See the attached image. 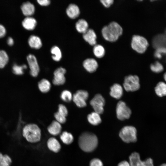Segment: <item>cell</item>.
Instances as JSON below:
<instances>
[{"label": "cell", "mask_w": 166, "mask_h": 166, "mask_svg": "<svg viewBox=\"0 0 166 166\" xmlns=\"http://www.w3.org/2000/svg\"><path fill=\"white\" fill-rule=\"evenodd\" d=\"M102 5L106 8L110 7L113 3V0H102L100 1Z\"/></svg>", "instance_id": "74e56055"}, {"label": "cell", "mask_w": 166, "mask_h": 166, "mask_svg": "<svg viewBox=\"0 0 166 166\" xmlns=\"http://www.w3.org/2000/svg\"><path fill=\"white\" fill-rule=\"evenodd\" d=\"M150 68L152 72L156 73H160L164 70L163 65L158 61H156L151 64L150 66Z\"/></svg>", "instance_id": "1f68e13d"}, {"label": "cell", "mask_w": 166, "mask_h": 166, "mask_svg": "<svg viewBox=\"0 0 166 166\" xmlns=\"http://www.w3.org/2000/svg\"><path fill=\"white\" fill-rule=\"evenodd\" d=\"M75 27L78 32L83 34L89 29V25L85 20L81 19L76 22Z\"/></svg>", "instance_id": "cb8c5ba5"}, {"label": "cell", "mask_w": 166, "mask_h": 166, "mask_svg": "<svg viewBox=\"0 0 166 166\" xmlns=\"http://www.w3.org/2000/svg\"><path fill=\"white\" fill-rule=\"evenodd\" d=\"M149 43L147 39L143 36L134 35L132 39L131 46L132 49L138 53H144L148 46Z\"/></svg>", "instance_id": "277c9868"}, {"label": "cell", "mask_w": 166, "mask_h": 166, "mask_svg": "<svg viewBox=\"0 0 166 166\" xmlns=\"http://www.w3.org/2000/svg\"><path fill=\"white\" fill-rule=\"evenodd\" d=\"M60 138L62 142L66 144H69L73 140V137L70 133L66 131L62 132L60 136Z\"/></svg>", "instance_id": "4316f807"}, {"label": "cell", "mask_w": 166, "mask_h": 166, "mask_svg": "<svg viewBox=\"0 0 166 166\" xmlns=\"http://www.w3.org/2000/svg\"><path fill=\"white\" fill-rule=\"evenodd\" d=\"M47 144L48 148L54 152H59L61 148L59 142L54 137L49 138L47 141Z\"/></svg>", "instance_id": "ffe728a7"}, {"label": "cell", "mask_w": 166, "mask_h": 166, "mask_svg": "<svg viewBox=\"0 0 166 166\" xmlns=\"http://www.w3.org/2000/svg\"><path fill=\"white\" fill-rule=\"evenodd\" d=\"M37 1L40 5L42 6H47L50 3V1L49 0H38Z\"/></svg>", "instance_id": "ab89813d"}, {"label": "cell", "mask_w": 166, "mask_h": 166, "mask_svg": "<svg viewBox=\"0 0 166 166\" xmlns=\"http://www.w3.org/2000/svg\"><path fill=\"white\" fill-rule=\"evenodd\" d=\"M22 135L28 142L35 143L41 138V130L37 124L30 123L25 125L22 129Z\"/></svg>", "instance_id": "3957f363"}, {"label": "cell", "mask_w": 166, "mask_h": 166, "mask_svg": "<svg viewBox=\"0 0 166 166\" xmlns=\"http://www.w3.org/2000/svg\"><path fill=\"white\" fill-rule=\"evenodd\" d=\"M66 73L65 69L62 67L57 68L54 72L52 82L56 85H62L65 84L66 79L65 75Z\"/></svg>", "instance_id": "7c38bea8"}, {"label": "cell", "mask_w": 166, "mask_h": 166, "mask_svg": "<svg viewBox=\"0 0 166 166\" xmlns=\"http://www.w3.org/2000/svg\"><path fill=\"white\" fill-rule=\"evenodd\" d=\"M166 54V48L164 47H159L155 52L154 55L155 57L161 59L163 55Z\"/></svg>", "instance_id": "d6a6232c"}, {"label": "cell", "mask_w": 166, "mask_h": 166, "mask_svg": "<svg viewBox=\"0 0 166 166\" xmlns=\"http://www.w3.org/2000/svg\"><path fill=\"white\" fill-rule=\"evenodd\" d=\"M130 166H154L153 160L150 158L145 160L142 161L139 154L136 152L132 153L129 157Z\"/></svg>", "instance_id": "9c48e42d"}, {"label": "cell", "mask_w": 166, "mask_h": 166, "mask_svg": "<svg viewBox=\"0 0 166 166\" xmlns=\"http://www.w3.org/2000/svg\"><path fill=\"white\" fill-rule=\"evenodd\" d=\"M136 132L135 127L131 126H126L121 129L119 135L125 142H134L137 140Z\"/></svg>", "instance_id": "5b68a950"}, {"label": "cell", "mask_w": 166, "mask_h": 166, "mask_svg": "<svg viewBox=\"0 0 166 166\" xmlns=\"http://www.w3.org/2000/svg\"><path fill=\"white\" fill-rule=\"evenodd\" d=\"M50 52L52 54V58L56 61H59L62 57V53L59 48L56 46H53L51 49Z\"/></svg>", "instance_id": "f1b7e54d"}, {"label": "cell", "mask_w": 166, "mask_h": 166, "mask_svg": "<svg viewBox=\"0 0 166 166\" xmlns=\"http://www.w3.org/2000/svg\"><path fill=\"white\" fill-rule=\"evenodd\" d=\"M90 166H103L102 161L99 159L94 158L90 162Z\"/></svg>", "instance_id": "8d00e7d4"}, {"label": "cell", "mask_w": 166, "mask_h": 166, "mask_svg": "<svg viewBox=\"0 0 166 166\" xmlns=\"http://www.w3.org/2000/svg\"><path fill=\"white\" fill-rule=\"evenodd\" d=\"M78 143L80 148L82 150L86 152H90L96 149L98 141L95 134L86 132L82 133L80 136Z\"/></svg>", "instance_id": "7a4b0ae2"}, {"label": "cell", "mask_w": 166, "mask_h": 166, "mask_svg": "<svg viewBox=\"0 0 166 166\" xmlns=\"http://www.w3.org/2000/svg\"><path fill=\"white\" fill-rule=\"evenodd\" d=\"M61 124L56 120L53 121L47 128L49 133L53 136L59 135L61 133Z\"/></svg>", "instance_id": "ac0fdd59"}, {"label": "cell", "mask_w": 166, "mask_h": 166, "mask_svg": "<svg viewBox=\"0 0 166 166\" xmlns=\"http://www.w3.org/2000/svg\"><path fill=\"white\" fill-rule=\"evenodd\" d=\"M4 156V155L0 152V163L1 162Z\"/></svg>", "instance_id": "7bdbcfd3"}, {"label": "cell", "mask_w": 166, "mask_h": 166, "mask_svg": "<svg viewBox=\"0 0 166 166\" xmlns=\"http://www.w3.org/2000/svg\"><path fill=\"white\" fill-rule=\"evenodd\" d=\"M54 117L56 121L61 124H64L66 121V117L61 114L58 112L55 113Z\"/></svg>", "instance_id": "e575fe53"}, {"label": "cell", "mask_w": 166, "mask_h": 166, "mask_svg": "<svg viewBox=\"0 0 166 166\" xmlns=\"http://www.w3.org/2000/svg\"><path fill=\"white\" fill-rule=\"evenodd\" d=\"M38 87L41 92L46 93L50 90L51 87V84L49 81L46 79L43 78L38 82Z\"/></svg>", "instance_id": "603a6c76"}, {"label": "cell", "mask_w": 166, "mask_h": 166, "mask_svg": "<svg viewBox=\"0 0 166 166\" xmlns=\"http://www.w3.org/2000/svg\"><path fill=\"white\" fill-rule=\"evenodd\" d=\"M21 9L23 14L27 17L33 14L35 10L34 5L29 2L24 3L21 6Z\"/></svg>", "instance_id": "2e32d148"}, {"label": "cell", "mask_w": 166, "mask_h": 166, "mask_svg": "<svg viewBox=\"0 0 166 166\" xmlns=\"http://www.w3.org/2000/svg\"><path fill=\"white\" fill-rule=\"evenodd\" d=\"M89 96V94L87 91L78 90L73 95L72 100L78 107L83 108L86 106V101Z\"/></svg>", "instance_id": "ba28073f"}, {"label": "cell", "mask_w": 166, "mask_h": 166, "mask_svg": "<svg viewBox=\"0 0 166 166\" xmlns=\"http://www.w3.org/2000/svg\"><path fill=\"white\" fill-rule=\"evenodd\" d=\"M83 65L85 69L90 73L95 72L98 66L97 61L93 58H88L85 60L83 62Z\"/></svg>", "instance_id": "4fadbf2b"}, {"label": "cell", "mask_w": 166, "mask_h": 166, "mask_svg": "<svg viewBox=\"0 0 166 166\" xmlns=\"http://www.w3.org/2000/svg\"><path fill=\"white\" fill-rule=\"evenodd\" d=\"M27 60L30 69V73L34 77L38 76L40 68L36 58L34 55L29 54L27 57Z\"/></svg>", "instance_id": "8fae6325"}, {"label": "cell", "mask_w": 166, "mask_h": 166, "mask_svg": "<svg viewBox=\"0 0 166 166\" xmlns=\"http://www.w3.org/2000/svg\"><path fill=\"white\" fill-rule=\"evenodd\" d=\"M29 46L32 48L38 49L41 47L42 43L40 38L34 35H31L28 39Z\"/></svg>", "instance_id": "44dd1931"}, {"label": "cell", "mask_w": 166, "mask_h": 166, "mask_svg": "<svg viewBox=\"0 0 166 166\" xmlns=\"http://www.w3.org/2000/svg\"><path fill=\"white\" fill-rule=\"evenodd\" d=\"M117 166H130L129 163L126 161H123L120 162Z\"/></svg>", "instance_id": "b9f144b4"}, {"label": "cell", "mask_w": 166, "mask_h": 166, "mask_svg": "<svg viewBox=\"0 0 166 166\" xmlns=\"http://www.w3.org/2000/svg\"><path fill=\"white\" fill-rule=\"evenodd\" d=\"M116 113L117 118L120 120L128 119L130 117L132 112L130 108L124 101H119L116 108Z\"/></svg>", "instance_id": "52a82bcc"}, {"label": "cell", "mask_w": 166, "mask_h": 166, "mask_svg": "<svg viewBox=\"0 0 166 166\" xmlns=\"http://www.w3.org/2000/svg\"><path fill=\"white\" fill-rule=\"evenodd\" d=\"M7 43L10 46H12L14 44V41L13 39L10 37H9L7 39Z\"/></svg>", "instance_id": "60d3db41"}, {"label": "cell", "mask_w": 166, "mask_h": 166, "mask_svg": "<svg viewBox=\"0 0 166 166\" xmlns=\"http://www.w3.org/2000/svg\"><path fill=\"white\" fill-rule=\"evenodd\" d=\"M66 13L68 16L72 19H75L79 15L80 11L79 8L76 4H69L66 10Z\"/></svg>", "instance_id": "e0dca14e"}, {"label": "cell", "mask_w": 166, "mask_h": 166, "mask_svg": "<svg viewBox=\"0 0 166 166\" xmlns=\"http://www.w3.org/2000/svg\"><path fill=\"white\" fill-rule=\"evenodd\" d=\"M101 32L102 35L105 40L113 42L117 41L122 34L123 30L119 24L113 21L107 26H104Z\"/></svg>", "instance_id": "6da1fadb"}, {"label": "cell", "mask_w": 166, "mask_h": 166, "mask_svg": "<svg viewBox=\"0 0 166 166\" xmlns=\"http://www.w3.org/2000/svg\"><path fill=\"white\" fill-rule=\"evenodd\" d=\"M83 37L84 40L89 45L94 46L97 43V35L92 29H89L83 34Z\"/></svg>", "instance_id": "5bb4252c"}, {"label": "cell", "mask_w": 166, "mask_h": 166, "mask_svg": "<svg viewBox=\"0 0 166 166\" xmlns=\"http://www.w3.org/2000/svg\"><path fill=\"white\" fill-rule=\"evenodd\" d=\"M57 112L65 117H66L68 114V110L66 107L62 104H60L58 105Z\"/></svg>", "instance_id": "d590c367"}, {"label": "cell", "mask_w": 166, "mask_h": 166, "mask_svg": "<svg viewBox=\"0 0 166 166\" xmlns=\"http://www.w3.org/2000/svg\"><path fill=\"white\" fill-rule=\"evenodd\" d=\"M12 162V159L9 155H4L0 163V166H10Z\"/></svg>", "instance_id": "836d02e7"}, {"label": "cell", "mask_w": 166, "mask_h": 166, "mask_svg": "<svg viewBox=\"0 0 166 166\" xmlns=\"http://www.w3.org/2000/svg\"><path fill=\"white\" fill-rule=\"evenodd\" d=\"M87 119L89 123L93 125H98L101 122L100 114L95 112L89 114Z\"/></svg>", "instance_id": "7402d4cb"}, {"label": "cell", "mask_w": 166, "mask_h": 166, "mask_svg": "<svg viewBox=\"0 0 166 166\" xmlns=\"http://www.w3.org/2000/svg\"><path fill=\"white\" fill-rule=\"evenodd\" d=\"M156 94L159 97L166 96V84L163 81L159 82L155 88Z\"/></svg>", "instance_id": "d4e9b609"}, {"label": "cell", "mask_w": 166, "mask_h": 166, "mask_svg": "<svg viewBox=\"0 0 166 166\" xmlns=\"http://www.w3.org/2000/svg\"><path fill=\"white\" fill-rule=\"evenodd\" d=\"M37 22L34 18L27 17L25 18L22 22L23 27L26 30H29L34 29L37 25Z\"/></svg>", "instance_id": "d6986e66"}, {"label": "cell", "mask_w": 166, "mask_h": 166, "mask_svg": "<svg viewBox=\"0 0 166 166\" xmlns=\"http://www.w3.org/2000/svg\"><path fill=\"white\" fill-rule=\"evenodd\" d=\"M6 30L5 27L0 24V38L3 37L6 35Z\"/></svg>", "instance_id": "f35d334b"}, {"label": "cell", "mask_w": 166, "mask_h": 166, "mask_svg": "<svg viewBox=\"0 0 166 166\" xmlns=\"http://www.w3.org/2000/svg\"><path fill=\"white\" fill-rule=\"evenodd\" d=\"M73 96V95L71 92L67 90L63 91L60 95L61 99L67 102H70L72 100Z\"/></svg>", "instance_id": "4dcf8cb0"}, {"label": "cell", "mask_w": 166, "mask_h": 166, "mask_svg": "<svg viewBox=\"0 0 166 166\" xmlns=\"http://www.w3.org/2000/svg\"><path fill=\"white\" fill-rule=\"evenodd\" d=\"M9 57L6 51L0 50V68L5 67L9 61Z\"/></svg>", "instance_id": "f546056e"}, {"label": "cell", "mask_w": 166, "mask_h": 166, "mask_svg": "<svg viewBox=\"0 0 166 166\" xmlns=\"http://www.w3.org/2000/svg\"><path fill=\"white\" fill-rule=\"evenodd\" d=\"M160 166H166V163H164L161 164Z\"/></svg>", "instance_id": "f6af8a7d"}, {"label": "cell", "mask_w": 166, "mask_h": 166, "mask_svg": "<svg viewBox=\"0 0 166 166\" xmlns=\"http://www.w3.org/2000/svg\"><path fill=\"white\" fill-rule=\"evenodd\" d=\"M93 51L94 55L98 58L103 57L105 52L104 47L102 45L97 44L94 46Z\"/></svg>", "instance_id": "484cf974"}, {"label": "cell", "mask_w": 166, "mask_h": 166, "mask_svg": "<svg viewBox=\"0 0 166 166\" xmlns=\"http://www.w3.org/2000/svg\"><path fill=\"white\" fill-rule=\"evenodd\" d=\"M164 80L166 82V72H165L164 74Z\"/></svg>", "instance_id": "ee69618b"}, {"label": "cell", "mask_w": 166, "mask_h": 166, "mask_svg": "<svg viewBox=\"0 0 166 166\" xmlns=\"http://www.w3.org/2000/svg\"><path fill=\"white\" fill-rule=\"evenodd\" d=\"M27 68V66L26 65H19L14 64L12 67V71L14 74L16 75H22L24 73V70Z\"/></svg>", "instance_id": "83f0119b"}, {"label": "cell", "mask_w": 166, "mask_h": 166, "mask_svg": "<svg viewBox=\"0 0 166 166\" xmlns=\"http://www.w3.org/2000/svg\"><path fill=\"white\" fill-rule=\"evenodd\" d=\"M105 104V99L100 94H96L90 101V104L94 112L100 115L104 112V107Z\"/></svg>", "instance_id": "30bf717a"}, {"label": "cell", "mask_w": 166, "mask_h": 166, "mask_svg": "<svg viewBox=\"0 0 166 166\" xmlns=\"http://www.w3.org/2000/svg\"><path fill=\"white\" fill-rule=\"evenodd\" d=\"M124 89L127 92H133L138 90L140 87L139 77L136 75L126 76L123 84Z\"/></svg>", "instance_id": "8992f818"}, {"label": "cell", "mask_w": 166, "mask_h": 166, "mask_svg": "<svg viewBox=\"0 0 166 166\" xmlns=\"http://www.w3.org/2000/svg\"><path fill=\"white\" fill-rule=\"evenodd\" d=\"M110 94L113 97L117 99H120L123 94V89L119 84L115 83L110 88Z\"/></svg>", "instance_id": "9a60e30c"}]
</instances>
